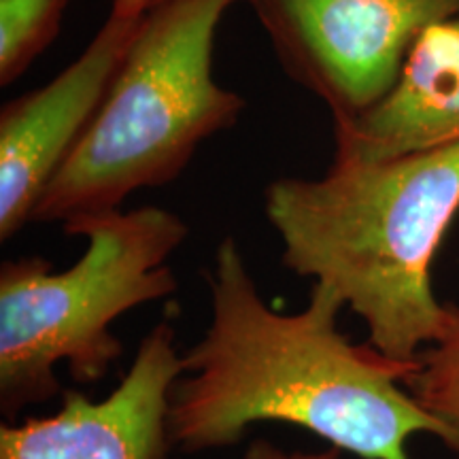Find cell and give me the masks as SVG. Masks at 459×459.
Segmentation results:
<instances>
[{
	"label": "cell",
	"mask_w": 459,
	"mask_h": 459,
	"mask_svg": "<svg viewBox=\"0 0 459 459\" xmlns=\"http://www.w3.org/2000/svg\"><path fill=\"white\" fill-rule=\"evenodd\" d=\"M211 321L181 355L170 392V446L186 453L234 446L255 423L308 429L361 459H412L415 434L459 438L423 409L406 381L417 359L387 358L338 330L342 300L313 283L300 313H279L260 296L234 237L217 245L204 271Z\"/></svg>",
	"instance_id": "1"
},
{
	"label": "cell",
	"mask_w": 459,
	"mask_h": 459,
	"mask_svg": "<svg viewBox=\"0 0 459 459\" xmlns=\"http://www.w3.org/2000/svg\"><path fill=\"white\" fill-rule=\"evenodd\" d=\"M281 262L330 287L387 358L412 361L445 332L432 264L459 213V143L378 162L332 160L319 179L268 183Z\"/></svg>",
	"instance_id": "2"
},
{
	"label": "cell",
	"mask_w": 459,
	"mask_h": 459,
	"mask_svg": "<svg viewBox=\"0 0 459 459\" xmlns=\"http://www.w3.org/2000/svg\"><path fill=\"white\" fill-rule=\"evenodd\" d=\"M237 3L169 0L145 13L32 221L65 228L119 211L134 192L175 181L204 141L238 122L245 99L213 77L217 28Z\"/></svg>",
	"instance_id": "3"
},
{
	"label": "cell",
	"mask_w": 459,
	"mask_h": 459,
	"mask_svg": "<svg viewBox=\"0 0 459 459\" xmlns=\"http://www.w3.org/2000/svg\"><path fill=\"white\" fill-rule=\"evenodd\" d=\"M62 230L88 240L71 268L56 273L39 255L0 268V409L9 417L62 392L60 361L77 383L100 381L124 349L113 321L179 290L169 257L189 230L172 211L119 209Z\"/></svg>",
	"instance_id": "4"
},
{
	"label": "cell",
	"mask_w": 459,
	"mask_h": 459,
	"mask_svg": "<svg viewBox=\"0 0 459 459\" xmlns=\"http://www.w3.org/2000/svg\"><path fill=\"white\" fill-rule=\"evenodd\" d=\"M281 68L349 122L398 82L429 26L459 17V0H245Z\"/></svg>",
	"instance_id": "5"
},
{
	"label": "cell",
	"mask_w": 459,
	"mask_h": 459,
	"mask_svg": "<svg viewBox=\"0 0 459 459\" xmlns=\"http://www.w3.org/2000/svg\"><path fill=\"white\" fill-rule=\"evenodd\" d=\"M145 17V15H143ZM143 17L108 13L88 48L43 88L0 111V240L26 223L99 111Z\"/></svg>",
	"instance_id": "6"
},
{
	"label": "cell",
	"mask_w": 459,
	"mask_h": 459,
	"mask_svg": "<svg viewBox=\"0 0 459 459\" xmlns=\"http://www.w3.org/2000/svg\"><path fill=\"white\" fill-rule=\"evenodd\" d=\"M181 375L175 330L160 321L105 400L66 389L51 415L4 423L0 459H166L170 392Z\"/></svg>",
	"instance_id": "7"
},
{
	"label": "cell",
	"mask_w": 459,
	"mask_h": 459,
	"mask_svg": "<svg viewBox=\"0 0 459 459\" xmlns=\"http://www.w3.org/2000/svg\"><path fill=\"white\" fill-rule=\"evenodd\" d=\"M332 160L378 162L459 143V17L412 45L392 91L349 122H332Z\"/></svg>",
	"instance_id": "8"
},
{
	"label": "cell",
	"mask_w": 459,
	"mask_h": 459,
	"mask_svg": "<svg viewBox=\"0 0 459 459\" xmlns=\"http://www.w3.org/2000/svg\"><path fill=\"white\" fill-rule=\"evenodd\" d=\"M68 0H0V85L20 79L60 32Z\"/></svg>",
	"instance_id": "9"
},
{
	"label": "cell",
	"mask_w": 459,
	"mask_h": 459,
	"mask_svg": "<svg viewBox=\"0 0 459 459\" xmlns=\"http://www.w3.org/2000/svg\"><path fill=\"white\" fill-rule=\"evenodd\" d=\"M423 409L446 423L459 438V307L449 304L445 332L417 355V368L406 381Z\"/></svg>",
	"instance_id": "10"
},
{
	"label": "cell",
	"mask_w": 459,
	"mask_h": 459,
	"mask_svg": "<svg viewBox=\"0 0 459 459\" xmlns=\"http://www.w3.org/2000/svg\"><path fill=\"white\" fill-rule=\"evenodd\" d=\"M243 459H341V449L332 446V449L319 453H287L273 445L271 440L257 438L247 446Z\"/></svg>",
	"instance_id": "11"
},
{
	"label": "cell",
	"mask_w": 459,
	"mask_h": 459,
	"mask_svg": "<svg viewBox=\"0 0 459 459\" xmlns=\"http://www.w3.org/2000/svg\"><path fill=\"white\" fill-rule=\"evenodd\" d=\"M169 3V0H111V13L128 15V17H143L152 9L160 4Z\"/></svg>",
	"instance_id": "12"
}]
</instances>
